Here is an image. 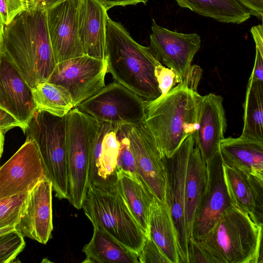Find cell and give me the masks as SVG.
Listing matches in <instances>:
<instances>
[{
  "mask_svg": "<svg viewBox=\"0 0 263 263\" xmlns=\"http://www.w3.org/2000/svg\"><path fill=\"white\" fill-rule=\"evenodd\" d=\"M26 8L25 0H0V21L7 25Z\"/></svg>",
  "mask_w": 263,
  "mask_h": 263,
  "instance_id": "cell-35",
  "label": "cell"
},
{
  "mask_svg": "<svg viewBox=\"0 0 263 263\" xmlns=\"http://www.w3.org/2000/svg\"><path fill=\"white\" fill-rule=\"evenodd\" d=\"M178 5L217 21L239 24L251 14L236 0H175Z\"/></svg>",
  "mask_w": 263,
  "mask_h": 263,
  "instance_id": "cell-27",
  "label": "cell"
},
{
  "mask_svg": "<svg viewBox=\"0 0 263 263\" xmlns=\"http://www.w3.org/2000/svg\"><path fill=\"white\" fill-rule=\"evenodd\" d=\"M39 150L46 178L59 199L68 200V167L65 116L35 110L23 130Z\"/></svg>",
  "mask_w": 263,
  "mask_h": 263,
  "instance_id": "cell-6",
  "label": "cell"
},
{
  "mask_svg": "<svg viewBox=\"0 0 263 263\" xmlns=\"http://www.w3.org/2000/svg\"><path fill=\"white\" fill-rule=\"evenodd\" d=\"M24 237L15 230L0 236V263L12 262L24 250Z\"/></svg>",
  "mask_w": 263,
  "mask_h": 263,
  "instance_id": "cell-31",
  "label": "cell"
},
{
  "mask_svg": "<svg viewBox=\"0 0 263 263\" xmlns=\"http://www.w3.org/2000/svg\"><path fill=\"white\" fill-rule=\"evenodd\" d=\"M155 74L162 92L161 96L166 94L171 88L180 83L174 71L164 67L161 63L156 67Z\"/></svg>",
  "mask_w": 263,
  "mask_h": 263,
  "instance_id": "cell-36",
  "label": "cell"
},
{
  "mask_svg": "<svg viewBox=\"0 0 263 263\" xmlns=\"http://www.w3.org/2000/svg\"><path fill=\"white\" fill-rule=\"evenodd\" d=\"M223 167L232 205L248 215L256 225L263 226V178Z\"/></svg>",
  "mask_w": 263,
  "mask_h": 263,
  "instance_id": "cell-20",
  "label": "cell"
},
{
  "mask_svg": "<svg viewBox=\"0 0 263 263\" xmlns=\"http://www.w3.org/2000/svg\"><path fill=\"white\" fill-rule=\"evenodd\" d=\"M65 0H40L37 4L41 8L47 10L50 7Z\"/></svg>",
  "mask_w": 263,
  "mask_h": 263,
  "instance_id": "cell-41",
  "label": "cell"
},
{
  "mask_svg": "<svg viewBox=\"0 0 263 263\" xmlns=\"http://www.w3.org/2000/svg\"><path fill=\"white\" fill-rule=\"evenodd\" d=\"M219 150L223 165L263 178V142L229 137L220 141Z\"/></svg>",
  "mask_w": 263,
  "mask_h": 263,
  "instance_id": "cell-22",
  "label": "cell"
},
{
  "mask_svg": "<svg viewBox=\"0 0 263 263\" xmlns=\"http://www.w3.org/2000/svg\"><path fill=\"white\" fill-rule=\"evenodd\" d=\"M121 127L128 139L138 176L157 199L165 202L167 179L163 157L144 122Z\"/></svg>",
  "mask_w": 263,
  "mask_h": 263,
  "instance_id": "cell-11",
  "label": "cell"
},
{
  "mask_svg": "<svg viewBox=\"0 0 263 263\" xmlns=\"http://www.w3.org/2000/svg\"><path fill=\"white\" fill-rule=\"evenodd\" d=\"M82 209L97 228L138 254L146 235L114 184L89 183Z\"/></svg>",
  "mask_w": 263,
  "mask_h": 263,
  "instance_id": "cell-5",
  "label": "cell"
},
{
  "mask_svg": "<svg viewBox=\"0 0 263 263\" xmlns=\"http://www.w3.org/2000/svg\"><path fill=\"white\" fill-rule=\"evenodd\" d=\"M170 263H180L178 241L169 208L154 197L150 209L148 234Z\"/></svg>",
  "mask_w": 263,
  "mask_h": 263,
  "instance_id": "cell-24",
  "label": "cell"
},
{
  "mask_svg": "<svg viewBox=\"0 0 263 263\" xmlns=\"http://www.w3.org/2000/svg\"><path fill=\"white\" fill-rule=\"evenodd\" d=\"M118 129L109 123L99 122L90 151L89 184L115 183L120 145Z\"/></svg>",
  "mask_w": 263,
  "mask_h": 263,
  "instance_id": "cell-19",
  "label": "cell"
},
{
  "mask_svg": "<svg viewBox=\"0 0 263 263\" xmlns=\"http://www.w3.org/2000/svg\"><path fill=\"white\" fill-rule=\"evenodd\" d=\"M51 182H39L28 193L20 221L15 229L24 237L46 244L53 230Z\"/></svg>",
  "mask_w": 263,
  "mask_h": 263,
  "instance_id": "cell-17",
  "label": "cell"
},
{
  "mask_svg": "<svg viewBox=\"0 0 263 263\" xmlns=\"http://www.w3.org/2000/svg\"><path fill=\"white\" fill-rule=\"evenodd\" d=\"M149 48L156 58L173 70L181 82L192 66L193 58L201 46L196 33H183L159 26L153 19Z\"/></svg>",
  "mask_w": 263,
  "mask_h": 263,
  "instance_id": "cell-13",
  "label": "cell"
},
{
  "mask_svg": "<svg viewBox=\"0 0 263 263\" xmlns=\"http://www.w3.org/2000/svg\"><path fill=\"white\" fill-rule=\"evenodd\" d=\"M105 58L107 72L121 84L145 101L162 95L155 74L160 62L149 47L136 42L120 23L106 20Z\"/></svg>",
  "mask_w": 263,
  "mask_h": 263,
  "instance_id": "cell-3",
  "label": "cell"
},
{
  "mask_svg": "<svg viewBox=\"0 0 263 263\" xmlns=\"http://www.w3.org/2000/svg\"><path fill=\"white\" fill-rule=\"evenodd\" d=\"M28 193L0 199V229L15 227L25 207Z\"/></svg>",
  "mask_w": 263,
  "mask_h": 263,
  "instance_id": "cell-30",
  "label": "cell"
},
{
  "mask_svg": "<svg viewBox=\"0 0 263 263\" xmlns=\"http://www.w3.org/2000/svg\"><path fill=\"white\" fill-rule=\"evenodd\" d=\"M140 263H170L159 248L148 236H146L139 254Z\"/></svg>",
  "mask_w": 263,
  "mask_h": 263,
  "instance_id": "cell-34",
  "label": "cell"
},
{
  "mask_svg": "<svg viewBox=\"0 0 263 263\" xmlns=\"http://www.w3.org/2000/svg\"><path fill=\"white\" fill-rule=\"evenodd\" d=\"M81 0H65L46 10L50 40L57 64L84 54L79 35Z\"/></svg>",
  "mask_w": 263,
  "mask_h": 263,
  "instance_id": "cell-15",
  "label": "cell"
},
{
  "mask_svg": "<svg viewBox=\"0 0 263 263\" xmlns=\"http://www.w3.org/2000/svg\"><path fill=\"white\" fill-rule=\"evenodd\" d=\"M226 129L222 97L213 93L201 96L197 128L194 135L195 144L205 162L219 151Z\"/></svg>",
  "mask_w": 263,
  "mask_h": 263,
  "instance_id": "cell-18",
  "label": "cell"
},
{
  "mask_svg": "<svg viewBox=\"0 0 263 263\" xmlns=\"http://www.w3.org/2000/svg\"><path fill=\"white\" fill-rule=\"evenodd\" d=\"M206 166L195 144L189 156L185 182V218L188 239L192 237L195 213L206 184Z\"/></svg>",
  "mask_w": 263,
  "mask_h": 263,
  "instance_id": "cell-25",
  "label": "cell"
},
{
  "mask_svg": "<svg viewBox=\"0 0 263 263\" xmlns=\"http://www.w3.org/2000/svg\"><path fill=\"white\" fill-rule=\"evenodd\" d=\"M201 97L197 86L184 79L164 95L145 101L144 122L163 158L172 157L195 133Z\"/></svg>",
  "mask_w": 263,
  "mask_h": 263,
  "instance_id": "cell-2",
  "label": "cell"
},
{
  "mask_svg": "<svg viewBox=\"0 0 263 263\" xmlns=\"http://www.w3.org/2000/svg\"><path fill=\"white\" fill-rule=\"evenodd\" d=\"M241 137L263 142V82L249 80Z\"/></svg>",
  "mask_w": 263,
  "mask_h": 263,
  "instance_id": "cell-28",
  "label": "cell"
},
{
  "mask_svg": "<svg viewBox=\"0 0 263 263\" xmlns=\"http://www.w3.org/2000/svg\"><path fill=\"white\" fill-rule=\"evenodd\" d=\"M14 230H15L14 227H10L0 229V236Z\"/></svg>",
  "mask_w": 263,
  "mask_h": 263,
  "instance_id": "cell-45",
  "label": "cell"
},
{
  "mask_svg": "<svg viewBox=\"0 0 263 263\" xmlns=\"http://www.w3.org/2000/svg\"><path fill=\"white\" fill-rule=\"evenodd\" d=\"M107 11L115 6H126L136 5L138 3L146 4L148 0H97Z\"/></svg>",
  "mask_w": 263,
  "mask_h": 263,
  "instance_id": "cell-40",
  "label": "cell"
},
{
  "mask_svg": "<svg viewBox=\"0 0 263 263\" xmlns=\"http://www.w3.org/2000/svg\"><path fill=\"white\" fill-rule=\"evenodd\" d=\"M0 108L22 124V130L36 110L32 88L2 51L0 55Z\"/></svg>",
  "mask_w": 263,
  "mask_h": 263,
  "instance_id": "cell-16",
  "label": "cell"
},
{
  "mask_svg": "<svg viewBox=\"0 0 263 263\" xmlns=\"http://www.w3.org/2000/svg\"><path fill=\"white\" fill-rule=\"evenodd\" d=\"M47 179L35 142L26 138L17 151L0 167V199L29 192Z\"/></svg>",
  "mask_w": 263,
  "mask_h": 263,
  "instance_id": "cell-14",
  "label": "cell"
},
{
  "mask_svg": "<svg viewBox=\"0 0 263 263\" xmlns=\"http://www.w3.org/2000/svg\"><path fill=\"white\" fill-rule=\"evenodd\" d=\"M15 127L22 128V124L16 119L7 111L0 108V129L6 133Z\"/></svg>",
  "mask_w": 263,
  "mask_h": 263,
  "instance_id": "cell-39",
  "label": "cell"
},
{
  "mask_svg": "<svg viewBox=\"0 0 263 263\" xmlns=\"http://www.w3.org/2000/svg\"><path fill=\"white\" fill-rule=\"evenodd\" d=\"M99 122L78 107L65 116L68 201L80 210L89 185L90 154Z\"/></svg>",
  "mask_w": 263,
  "mask_h": 263,
  "instance_id": "cell-7",
  "label": "cell"
},
{
  "mask_svg": "<svg viewBox=\"0 0 263 263\" xmlns=\"http://www.w3.org/2000/svg\"><path fill=\"white\" fill-rule=\"evenodd\" d=\"M213 263L207 251L193 237L189 239V263Z\"/></svg>",
  "mask_w": 263,
  "mask_h": 263,
  "instance_id": "cell-37",
  "label": "cell"
},
{
  "mask_svg": "<svg viewBox=\"0 0 263 263\" xmlns=\"http://www.w3.org/2000/svg\"><path fill=\"white\" fill-rule=\"evenodd\" d=\"M116 176L118 192L147 236L151 206L155 196L137 174L119 169Z\"/></svg>",
  "mask_w": 263,
  "mask_h": 263,
  "instance_id": "cell-23",
  "label": "cell"
},
{
  "mask_svg": "<svg viewBox=\"0 0 263 263\" xmlns=\"http://www.w3.org/2000/svg\"><path fill=\"white\" fill-rule=\"evenodd\" d=\"M77 107L98 122L117 128L139 124L145 118V100L115 81Z\"/></svg>",
  "mask_w": 263,
  "mask_h": 263,
  "instance_id": "cell-8",
  "label": "cell"
},
{
  "mask_svg": "<svg viewBox=\"0 0 263 263\" xmlns=\"http://www.w3.org/2000/svg\"><path fill=\"white\" fill-rule=\"evenodd\" d=\"M36 109L55 116H65L73 108L69 92L63 87L48 81L32 88Z\"/></svg>",
  "mask_w": 263,
  "mask_h": 263,
  "instance_id": "cell-29",
  "label": "cell"
},
{
  "mask_svg": "<svg viewBox=\"0 0 263 263\" xmlns=\"http://www.w3.org/2000/svg\"><path fill=\"white\" fill-rule=\"evenodd\" d=\"M117 137L120 144L117 159V170L121 169L137 175L136 162L130 148L128 139L121 127L118 128Z\"/></svg>",
  "mask_w": 263,
  "mask_h": 263,
  "instance_id": "cell-32",
  "label": "cell"
},
{
  "mask_svg": "<svg viewBox=\"0 0 263 263\" xmlns=\"http://www.w3.org/2000/svg\"><path fill=\"white\" fill-rule=\"evenodd\" d=\"M5 25L0 21V52L2 50L4 34Z\"/></svg>",
  "mask_w": 263,
  "mask_h": 263,
  "instance_id": "cell-43",
  "label": "cell"
},
{
  "mask_svg": "<svg viewBox=\"0 0 263 263\" xmlns=\"http://www.w3.org/2000/svg\"><path fill=\"white\" fill-rule=\"evenodd\" d=\"M250 31L255 44L256 54L249 80L263 82V26L259 24L252 26Z\"/></svg>",
  "mask_w": 263,
  "mask_h": 263,
  "instance_id": "cell-33",
  "label": "cell"
},
{
  "mask_svg": "<svg viewBox=\"0 0 263 263\" xmlns=\"http://www.w3.org/2000/svg\"><path fill=\"white\" fill-rule=\"evenodd\" d=\"M27 8L36 6L40 1V0H25Z\"/></svg>",
  "mask_w": 263,
  "mask_h": 263,
  "instance_id": "cell-44",
  "label": "cell"
},
{
  "mask_svg": "<svg viewBox=\"0 0 263 263\" xmlns=\"http://www.w3.org/2000/svg\"><path fill=\"white\" fill-rule=\"evenodd\" d=\"M263 226L232 206L197 240L213 263H262Z\"/></svg>",
  "mask_w": 263,
  "mask_h": 263,
  "instance_id": "cell-4",
  "label": "cell"
},
{
  "mask_svg": "<svg viewBox=\"0 0 263 263\" xmlns=\"http://www.w3.org/2000/svg\"><path fill=\"white\" fill-rule=\"evenodd\" d=\"M5 132L0 129V159L3 154L4 144V135Z\"/></svg>",
  "mask_w": 263,
  "mask_h": 263,
  "instance_id": "cell-42",
  "label": "cell"
},
{
  "mask_svg": "<svg viewBox=\"0 0 263 263\" xmlns=\"http://www.w3.org/2000/svg\"><path fill=\"white\" fill-rule=\"evenodd\" d=\"M0 55H1V52H0Z\"/></svg>",
  "mask_w": 263,
  "mask_h": 263,
  "instance_id": "cell-46",
  "label": "cell"
},
{
  "mask_svg": "<svg viewBox=\"0 0 263 263\" xmlns=\"http://www.w3.org/2000/svg\"><path fill=\"white\" fill-rule=\"evenodd\" d=\"M83 263H138L137 253L123 245L106 232L93 227L92 236L83 249Z\"/></svg>",
  "mask_w": 263,
  "mask_h": 263,
  "instance_id": "cell-26",
  "label": "cell"
},
{
  "mask_svg": "<svg viewBox=\"0 0 263 263\" xmlns=\"http://www.w3.org/2000/svg\"><path fill=\"white\" fill-rule=\"evenodd\" d=\"M1 51L31 88L47 81L57 63L48 29L46 10L38 4L27 8L5 26Z\"/></svg>",
  "mask_w": 263,
  "mask_h": 263,
  "instance_id": "cell-1",
  "label": "cell"
},
{
  "mask_svg": "<svg viewBox=\"0 0 263 263\" xmlns=\"http://www.w3.org/2000/svg\"><path fill=\"white\" fill-rule=\"evenodd\" d=\"M194 134L190 135L170 158L164 157L166 172L167 204L176 230L180 263H189V239L185 218V182L190 151L194 145Z\"/></svg>",
  "mask_w": 263,
  "mask_h": 263,
  "instance_id": "cell-10",
  "label": "cell"
},
{
  "mask_svg": "<svg viewBox=\"0 0 263 263\" xmlns=\"http://www.w3.org/2000/svg\"><path fill=\"white\" fill-rule=\"evenodd\" d=\"M107 62L84 54L57 63L47 81L69 92L74 108L105 86Z\"/></svg>",
  "mask_w": 263,
  "mask_h": 263,
  "instance_id": "cell-9",
  "label": "cell"
},
{
  "mask_svg": "<svg viewBox=\"0 0 263 263\" xmlns=\"http://www.w3.org/2000/svg\"><path fill=\"white\" fill-rule=\"evenodd\" d=\"M107 11L97 0H81L79 35L85 54L105 59Z\"/></svg>",
  "mask_w": 263,
  "mask_h": 263,
  "instance_id": "cell-21",
  "label": "cell"
},
{
  "mask_svg": "<svg viewBox=\"0 0 263 263\" xmlns=\"http://www.w3.org/2000/svg\"><path fill=\"white\" fill-rule=\"evenodd\" d=\"M206 184L196 209L192 236L202 238L233 205L224 179L219 150L206 162Z\"/></svg>",
  "mask_w": 263,
  "mask_h": 263,
  "instance_id": "cell-12",
  "label": "cell"
},
{
  "mask_svg": "<svg viewBox=\"0 0 263 263\" xmlns=\"http://www.w3.org/2000/svg\"><path fill=\"white\" fill-rule=\"evenodd\" d=\"M251 14L260 20L263 18V0H236Z\"/></svg>",
  "mask_w": 263,
  "mask_h": 263,
  "instance_id": "cell-38",
  "label": "cell"
}]
</instances>
